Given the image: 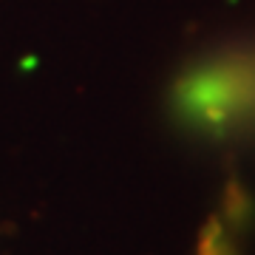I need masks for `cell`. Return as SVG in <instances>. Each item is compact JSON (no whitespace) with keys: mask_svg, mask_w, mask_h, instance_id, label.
<instances>
[{"mask_svg":"<svg viewBox=\"0 0 255 255\" xmlns=\"http://www.w3.org/2000/svg\"><path fill=\"white\" fill-rule=\"evenodd\" d=\"M176 111L190 128L230 130L255 111V60L221 57L193 68L176 88Z\"/></svg>","mask_w":255,"mask_h":255,"instance_id":"1","label":"cell"}]
</instances>
